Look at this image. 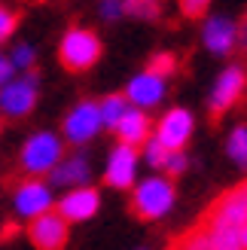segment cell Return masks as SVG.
Returning a JSON list of instances; mask_svg holds the SVG:
<instances>
[{
	"instance_id": "cell-7",
	"label": "cell",
	"mask_w": 247,
	"mask_h": 250,
	"mask_svg": "<svg viewBox=\"0 0 247 250\" xmlns=\"http://www.w3.org/2000/svg\"><path fill=\"white\" fill-rule=\"evenodd\" d=\"M37 104V73L31 70L28 77L21 80H12L3 85V92H0V110H3L6 116L12 119H21L28 116Z\"/></svg>"
},
{
	"instance_id": "cell-6",
	"label": "cell",
	"mask_w": 247,
	"mask_h": 250,
	"mask_svg": "<svg viewBox=\"0 0 247 250\" xmlns=\"http://www.w3.org/2000/svg\"><path fill=\"white\" fill-rule=\"evenodd\" d=\"M28 238L37 250H64L67 247V220L58 210H43L40 217H31Z\"/></svg>"
},
{
	"instance_id": "cell-12",
	"label": "cell",
	"mask_w": 247,
	"mask_h": 250,
	"mask_svg": "<svg viewBox=\"0 0 247 250\" xmlns=\"http://www.w3.org/2000/svg\"><path fill=\"white\" fill-rule=\"evenodd\" d=\"M113 131H116L122 146L138 149V146H144L146 141H150V119H146V113H141V110H125Z\"/></svg>"
},
{
	"instance_id": "cell-28",
	"label": "cell",
	"mask_w": 247,
	"mask_h": 250,
	"mask_svg": "<svg viewBox=\"0 0 247 250\" xmlns=\"http://www.w3.org/2000/svg\"><path fill=\"white\" fill-rule=\"evenodd\" d=\"M9 77H12V61L0 55V85H6V83H9Z\"/></svg>"
},
{
	"instance_id": "cell-30",
	"label": "cell",
	"mask_w": 247,
	"mask_h": 250,
	"mask_svg": "<svg viewBox=\"0 0 247 250\" xmlns=\"http://www.w3.org/2000/svg\"><path fill=\"white\" fill-rule=\"evenodd\" d=\"M241 238H244V250H247V226H244V235H241Z\"/></svg>"
},
{
	"instance_id": "cell-29",
	"label": "cell",
	"mask_w": 247,
	"mask_h": 250,
	"mask_svg": "<svg viewBox=\"0 0 247 250\" xmlns=\"http://www.w3.org/2000/svg\"><path fill=\"white\" fill-rule=\"evenodd\" d=\"M16 232H19V226H16V223H6V226H3V235H0V238H3V241H9Z\"/></svg>"
},
{
	"instance_id": "cell-9",
	"label": "cell",
	"mask_w": 247,
	"mask_h": 250,
	"mask_svg": "<svg viewBox=\"0 0 247 250\" xmlns=\"http://www.w3.org/2000/svg\"><path fill=\"white\" fill-rule=\"evenodd\" d=\"M98 208H101V195H98V189H92V186H80V189L67 192L58 202V214L67 223H82V220L95 217Z\"/></svg>"
},
{
	"instance_id": "cell-5",
	"label": "cell",
	"mask_w": 247,
	"mask_h": 250,
	"mask_svg": "<svg viewBox=\"0 0 247 250\" xmlns=\"http://www.w3.org/2000/svg\"><path fill=\"white\" fill-rule=\"evenodd\" d=\"M61 153H64V146H61V141L55 134H34L28 144H24L21 149V168L28 171V174H46V171H52L58 162H61Z\"/></svg>"
},
{
	"instance_id": "cell-18",
	"label": "cell",
	"mask_w": 247,
	"mask_h": 250,
	"mask_svg": "<svg viewBox=\"0 0 247 250\" xmlns=\"http://www.w3.org/2000/svg\"><path fill=\"white\" fill-rule=\"evenodd\" d=\"M125 104H128L125 95H107L104 101H101V107H98V113H101V125L116 128V122L122 119V113H125Z\"/></svg>"
},
{
	"instance_id": "cell-10",
	"label": "cell",
	"mask_w": 247,
	"mask_h": 250,
	"mask_svg": "<svg viewBox=\"0 0 247 250\" xmlns=\"http://www.w3.org/2000/svg\"><path fill=\"white\" fill-rule=\"evenodd\" d=\"M189 131H192V116L186 113V110L174 107V110H168V113L159 119V125H156V141H162L171 153H174V149H180L183 144L189 141Z\"/></svg>"
},
{
	"instance_id": "cell-24",
	"label": "cell",
	"mask_w": 247,
	"mask_h": 250,
	"mask_svg": "<svg viewBox=\"0 0 247 250\" xmlns=\"http://www.w3.org/2000/svg\"><path fill=\"white\" fill-rule=\"evenodd\" d=\"M177 6H180V12L186 19H205L207 16V6H211V0H177Z\"/></svg>"
},
{
	"instance_id": "cell-19",
	"label": "cell",
	"mask_w": 247,
	"mask_h": 250,
	"mask_svg": "<svg viewBox=\"0 0 247 250\" xmlns=\"http://www.w3.org/2000/svg\"><path fill=\"white\" fill-rule=\"evenodd\" d=\"M226 149H229V156L238 168H247V125H238V128L229 134Z\"/></svg>"
},
{
	"instance_id": "cell-17",
	"label": "cell",
	"mask_w": 247,
	"mask_h": 250,
	"mask_svg": "<svg viewBox=\"0 0 247 250\" xmlns=\"http://www.w3.org/2000/svg\"><path fill=\"white\" fill-rule=\"evenodd\" d=\"M168 250H214V244H211V238H207V232L195 223L189 232L177 235V238L168 244Z\"/></svg>"
},
{
	"instance_id": "cell-22",
	"label": "cell",
	"mask_w": 247,
	"mask_h": 250,
	"mask_svg": "<svg viewBox=\"0 0 247 250\" xmlns=\"http://www.w3.org/2000/svg\"><path fill=\"white\" fill-rule=\"evenodd\" d=\"M19 21H21V12L0 6V43H3V40H9V37H12V31L19 28Z\"/></svg>"
},
{
	"instance_id": "cell-26",
	"label": "cell",
	"mask_w": 247,
	"mask_h": 250,
	"mask_svg": "<svg viewBox=\"0 0 247 250\" xmlns=\"http://www.w3.org/2000/svg\"><path fill=\"white\" fill-rule=\"evenodd\" d=\"M12 64H19V67H34V49H31V46H19L16 52H12Z\"/></svg>"
},
{
	"instance_id": "cell-31",
	"label": "cell",
	"mask_w": 247,
	"mask_h": 250,
	"mask_svg": "<svg viewBox=\"0 0 247 250\" xmlns=\"http://www.w3.org/2000/svg\"><path fill=\"white\" fill-rule=\"evenodd\" d=\"M244 189H247V180H244Z\"/></svg>"
},
{
	"instance_id": "cell-13",
	"label": "cell",
	"mask_w": 247,
	"mask_h": 250,
	"mask_svg": "<svg viewBox=\"0 0 247 250\" xmlns=\"http://www.w3.org/2000/svg\"><path fill=\"white\" fill-rule=\"evenodd\" d=\"M16 208L21 217H40L43 210L52 208V195L40 180H24L16 192Z\"/></svg>"
},
{
	"instance_id": "cell-27",
	"label": "cell",
	"mask_w": 247,
	"mask_h": 250,
	"mask_svg": "<svg viewBox=\"0 0 247 250\" xmlns=\"http://www.w3.org/2000/svg\"><path fill=\"white\" fill-rule=\"evenodd\" d=\"M104 19H116L119 12H122V0H104Z\"/></svg>"
},
{
	"instance_id": "cell-4",
	"label": "cell",
	"mask_w": 247,
	"mask_h": 250,
	"mask_svg": "<svg viewBox=\"0 0 247 250\" xmlns=\"http://www.w3.org/2000/svg\"><path fill=\"white\" fill-rule=\"evenodd\" d=\"M244 89H247V73L241 67H226L220 73V80L211 92V104H207V119H211V125H220V119H223L226 110L244 95Z\"/></svg>"
},
{
	"instance_id": "cell-16",
	"label": "cell",
	"mask_w": 247,
	"mask_h": 250,
	"mask_svg": "<svg viewBox=\"0 0 247 250\" xmlns=\"http://www.w3.org/2000/svg\"><path fill=\"white\" fill-rule=\"evenodd\" d=\"M85 180H89V159L80 153L58 162L52 168V183H58V186H82Z\"/></svg>"
},
{
	"instance_id": "cell-15",
	"label": "cell",
	"mask_w": 247,
	"mask_h": 250,
	"mask_svg": "<svg viewBox=\"0 0 247 250\" xmlns=\"http://www.w3.org/2000/svg\"><path fill=\"white\" fill-rule=\"evenodd\" d=\"M165 92V85L159 77H150V73H144V77H134L128 83V89H125V98L131 104H138V107H153L159 104V98H162Z\"/></svg>"
},
{
	"instance_id": "cell-3",
	"label": "cell",
	"mask_w": 247,
	"mask_h": 250,
	"mask_svg": "<svg viewBox=\"0 0 247 250\" xmlns=\"http://www.w3.org/2000/svg\"><path fill=\"white\" fill-rule=\"evenodd\" d=\"M171 205H174V186L168 180H162V177H150L146 183H141L138 189H134L131 202H128V210H131V217L150 223V220L162 217Z\"/></svg>"
},
{
	"instance_id": "cell-23",
	"label": "cell",
	"mask_w": 247,
	"mask_h": 250,
	"mask_svg": "<svg viewBox=\"0 0 247 250\" xmlns=\"http://www.w3.org/2000/svg\"><path fill=\"white\" fill-rule=\"evenodd\" d=\"M177 153V149H174ZM146 159H150L153 168H165V162L171 159V149L162 141H146Z\"/></svg>"
},
{
	"instance_id": "cell-1",
	"label": "cell",
	"mask_w": 247,
	"mask_h": 250,
	"mask_svg": "<svg viewBox=\"0 0 247 250\" xmlns=\"http://www.w3.org/2000/svg\"><path fill=\"white\" fill-rule=\"evenodd\" d=\"M104 46L89 28H70L58 43V61L67 73H85L98 64Z\"/></svg>"
},
{
	"instance_id": "cell-25",
	"label": "cell",
	"mask_w": 247,
	"mask_h": 250,
	"mask_svg": "<svg viewBox=\"0 0 247 250\" xmlns=\"http://www.w3.org/2000/svg\"><path fill=\"white\" fill-rule=\"evenodd\" d=\"M165 171L171 174V177H180V174L186 171V156H183L180 149H177V153H171V159L165 162Z\"/></svg>"
},
{
	"instance_id": "cell-21",
	"label": "cell",
	"mask_w": 247,
	"mask_h": 250,
	"mask_svg": "<svg viewBox=\"0 0 247 250\" xmlns=\"http://www.w3.org/2000/svg\"><path fill=\"white\" fill-rule=\"evenodd\" d=\"M174 67H177V58L171 55V52H159V55H153V61L150 64H146V73H150V77H171V73H174Z\"/></svg>"
},
{
	"instance_id": "cell-2",
	"label": "cell",
	"mask_w": 247,
	"mask_h": 250,
	"mask_svg": "<svg viewBox=\"0 0 247 250\" xmlns=\"http://www.w3.org/2000/svg\"><path fill=\"white\" fill-rule=\"evenodd\" d=\"M199 223H202V226H207V229H238L241 232L247 226V189H244V183L226 189L202 214Z\"/></svg>"
},
{
	"instance_id": "cell-11",
	"label": "cell",
	"mask_w": 247,
	"mask_h": 250,
	"mask_svg": "<svg viewBox=\"0 0 247 250\" xmlns=\"http://www.w3.org/2000/svg\"><path fill=\"white\" fill-rule=\"evenodd\" d=\"M134 168H138V149L119 144L113 153H110L104 183L113 186V189H128V186L134 183Z\"/></svg>"
},
{
	"instance_id": "cell-14",
	"label": "cell",
	"mask_w": 247,
	"mask_h": 250,
	"mask_svg": "<svg viewBox=\"0 0 247 250\" xmlns=\"http://www.w3.org/2000/svg\"><path fill=\"white\" fill-rule=\"evenodd\" d=\"M235 40H238V28H235L229 19H214V21H207V28H205V46L211 49V52L226 55V52H232Z\"/></svg>"
},
{
	"instance_id": "cell-20",
	"label": "cell",
	"mask_w": 247,
	"mask_h": 250,
	"mask_svg": "<svg viewBox=\"0 0 247 250\" xmlns=\"http://www.w3.org/2000/svg\"><path fill=\"white\" fill-rule=\"evenodd\" d=\"M122 9L128 16H138V19H159L162 3L159 0H122Z\"/></svg>"
},
{
	"instance_id": "cell-8",
	"label": "cell",
	"mask_w": 247,
	"mask_h": 250,
	"mask_svg": "<svg viewBox=\"0 0 247 250\" xmlns=\"http://www.w3.org/2000/svg\"><path fill=\"white\" fill-rule=\"evenodd\" d=\"M98 125H101V113H98L95 101H82L80 107H73L67 119H64V137L70 144H85L98 134Z\"/></svg>"
}]
</instances>
